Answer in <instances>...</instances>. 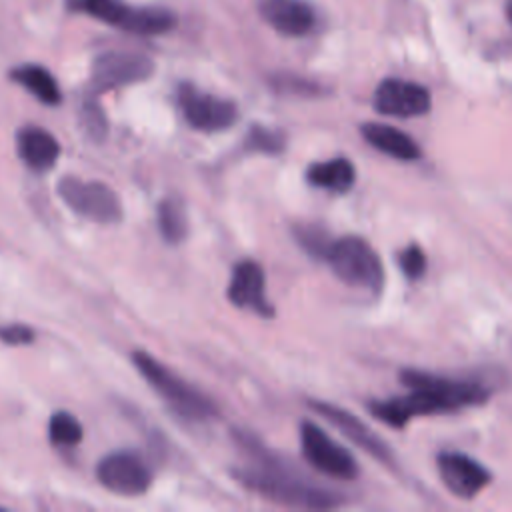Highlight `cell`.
I'll list each match as a JSON object with an SVG mask.
<instances>
[{"label":"cell","mask_w":512,"mask_h":512,"mask_svg":"<svg viewBox=\"0 0 512 512\" xmlns=\"http://www.w3.org/2000/svg\"><path fill=\"white\" fill-rule=\"evenodd\" d=\"M238 444L256 460V468L234 470L236 482L272 502L296 508H336L344 496L336 490L308 482L290 466L282 464L266 446L246 430H236Z\"/></svg>","instance_id":"cell-1"},{"label":"cell","mask_w":512,"mask_h":512,"mask_svg":"<svg viewBox=\"0 0 512 512\" xmlns=\"http://www.w3.org/2000/svg\"><path fill=\"white\" fill-rule=\"evenodd\" d=\"M132 362L138 374L148 382V386L182 418L186 420H212L218 414L216 404L200 390L190 386L184 378L164 366L160 360L144 350L132 352Z\"/></svg>","instance_id":"cell-2"},{"label":"cell","mask_w":512,"mask_h":512,"mask_svg":"<svg viewBox=\"0 0 512 512\" xmlns=\"http://www.w3.org/2000/svg\"><path fill=\"white\" fill-rule=\"evenodd\" d=\"M66 10L82 14L138 36L166 34L176 26V14L162 6H134L126 0H66Z\"/></svg>","instance_id":"cell-3"},{"label":"cell","mask_w":512,"mask_h":512,"mask_svg":"<svg viewBox=\"0 0 512 512\" xmlns=\"http://www.w3.org/2000/svg\"><path fill=\"white\" fill-rule=\"evenodd\" d=\"M324 262L348 286L380 292L384 284L382 262L376 250L360 236L334 238Z\"/></svg>","instance_id":"cell-4"},{"label":"cell","mask_w":512,"mask_h":512,"mask_svg":"<svg viewBox=\"0 0 512 512\" xmlns=\"http://www.w3.org/2000/svg\"><path fill=\"white\" fill-rule=\"evenodd\" d=\"M58 198L78 216L98 224H114L122 218V204L116 192L98 180L62 176L56 184Z\"/></svg>","instance_id":"cell-5"},{"label":"cell","mask_w":512,"mask_h":512,"mask_svg":"<svg viewBox=\"0 0 512 512\" xmlns=\"http://www.w3.org/2000/svg\"><path fill=\"white\" fill-rule=\"evenodd\" d=\"M298 438L302 456L314 470L336 480H354L358 476L356 458L316 422H300Z\"/></svg>","instance_id":"cell-6"},{"label":"cell","mask_w":512,"mask_h":512,"mask_svg":"<svg viewBox=\"0 0 512 512\" xmlns=\"http://www.w3.org/2000/svg\"><path fill=\"white\" fill-rule=\"evenodd\" d=\"M176 104L186 124L200 132H220L238 120V106L232 100L208 94L190 82L178 84Z\"/></svg>","instance_id":"cell-7"},{"label":"cell","mask_w":512,"mask_h":512,"mask_svg":"<svg viewBox=\"0 0 512 512\" xmlns=\"http://www.w3.org/2000/svg\"><path fill=\"white\" fill-rule=\"evenodd\" d=\"M154 72V62L138 52H104L94 58L90 68V90L110 92L144 82Z\"/></svg>","instance_id":"cell-8"},{"label":"cell","mask_w":512,"mask_h":512,"mask_svg":"<svg viewBox=\"0 0 512 512\" xmlns=\"http://www.w3.org/2000/svg\"><path fill=\"white\" fill-rule=\"evenodd\" d=\"M308 406L318 416H322L328 424H332L336 430H340L354 446H358L360 450H364L366 454L376 458L380 464H384V466L396 464V458H394V452L390 450V446L356 414L348 412L342 406L326 402V400H310Z\"/></svg>","instance_id":"cell-9"},{"label":"cell","mask_w":512,"mask_h":512,"mask_svg":"<svg viewBox=\"0 0 512 512\" xmlns=\"http://www.w3.org/2000/svg\"><path fill=\"white\" fill-rule=\"evenodd\" d=\"M96 480L114 494L140 496L150 488L152 472L140 456L118 450L98 460Z\"/></svg>","instance_id":"cell-10"},{"label":"cell","mask_w":512,"mask_h":512,"mask_svg":"<svg viewBox=\"0 0 512 512\" xmlns=\"http://www.w3.org/2000/svg\"><path fill=\"white\" fill-rule=\"evenodd\" d=\"M366 408L376 420L392 428L406 426L414 416L452 412L448 402H444L438 394L426 388H408V394L404 396H394L388 400H372L368 402Z\"/></svg>","instance_id":"cell-11"},{"label":"cell","mask_w":512,"mask_h":512,"mask_svg":"<svg viewBox=\"0 0 512 512\" xmlns=\"http://www.w3.org/2000/svg\"><path fill=\"white\" fill-rule=\"evenodd\" d=\"M402 384L406 388H426L438 394L442 400L448 402V406L454 410L468 408V406H480L488 400L490 392L486 386L480 382H470V380H460V378H450V376H440L432 372H422V370H402L398 374Z\"/></svg>","instance_id":"cell-12"},{"label":"cell","mask_w":512,"mask_h":512,"mask_svg":"<svg viewBox=\"0 0 512 512\" xmlns=\"http://www.w3.org/2000/svg\"><path fill=\"white\" fill-rule=\"evenodd\" d=\"M372 104L376 112L384 116L416 118V116H424L430 110L432 98H430V92L418 82H410L402 78H386L376 86Z\"/></svg>","instance_id":"cell-13"},{"label":"cell","mask_w":512,"mask_h":512,"mask_svg":"<svg viewBox=\"0 0 512 512\" xmlns=\"http://www.w3.org/2000/svg\"><path fill=\"white\" fill-rule=\"evenodd\" d=\"M228 300L236 308L252 310L258 316L272 318L274 316V306L266 298V274L260 262L252 258H244L234 264L230 282L226 288Z\"/></svg>","instance_id":"cell-14"},{"label":"cell","mask_w":512,"mask_h":512,"mask_svg":"<svg viewBox=\"0 0 512 512\" xmlns=\"http://www.w3.org/2000/svg\"><path fill=\"white\" fill-rule=\"evenodd\" d=\"M436 468L442 484L458 498H474L490 484L488 468L462 452H440Z\"/></svg>","instance_id":"cell-15"},{"label":"cell","mask_w":512,"mask_h":512,"mask_svg":"<svg viewBox=\"0 0 512 512\" xmlns=\"http://www.w3.org/2000/svg\"><path fill=\"white\" fill-rule=\"evenodd\" d=\"M260 18L278 34L300 38L314 30L316 10L306 0H258Z\"/></svg>","instance_id":"cell-16"},{"label":"cell","mask_w":512,"mask_h":512,"mask_svg":"<svg viewBox=\"0 0 512 512\" xmlns=\"http://www.w3.org/2000/svg\"><path fill=\"white\" fill-rule=\"evenodd\" d=\"M58 138L42 126H22L16 132V152L20 160L34 172L50 170L60 158Z\"/></svg>","instance_id":"cell-17"},{"label":"cell","mask_w":512,"mask_h":512,"mask_svg":"<svg viewBox=\"0 0 512 512\" xmlns=\"http://www.w3.org/2000/svg\"><path fill=\"white\" fill-rule=\"evenodd\" d=\"M360 134L368 146L390 158L402 162H414L420 158V146L410 134L402 132L400 128L382 122H366L360 126Z\"/></svg>","instance_id":"cell-18"},{"label":"cell","mask_w":512,"mask_h":512,"mask_svg":"<svg viewBox=\"0 0 512 512\" xmlns=\"http://www.w3.org/2000/svg\"><path fill=\"white\" fill-rule=\"evenodd\" d=\"M10 80L46 106H58L62 102L58 80L42 64H20L10 70Z\"/></svg>","instance_id":"cell-19"},{"label":"cell","mask_w":512,"mask_h":512,"mask_svg":"<svg viewBox=\"0 0 512 512\" xmlns=\"http://www.w3.org/2000/svg\"><path fill=\"white\" fill-rule=\"evenodd\" d=\"M306 180L314 188L344 194L356 182V168L348 158L338 156V158L310 164L306 170Z\"/></svg>","instance_id":"cell-20"},{"label":"cell","mask_w":512,"mask_h":512,"mask_svg":"<svg viewBox=\"0 0 512 512\" xmlns=\"http://www.w3.org/2000/svg\"><path fill=\"white\" fill-rule=\"evenodd\" d=\"M156 226L162 240L170 246L180 244L188 236V218L184 202L178 196H166L156 206Z\"/></svg>","instance_id":"cell-21"},{"label":"cell","mask_w":512,"mask_h":512,"mask_svg":"<svg viewBox=\"0 0 512 512\" xmlns=\"http://www.w3.org/2000/svg\"><path fill=\"white\" fill-rule=\"evenodd\" d=\"M48 438H50L52 446L72 448V446L80 444V440L84 438V428L72 412L56 410L48 422Z\"/></svg>","instance_id":"cell-22"},{"label":"cell","mask_w":512,"mask_h":512,"mask_svg":"<svg viewBox=\"0 0 512 512\" xmlns=\"http://www.w3.org/2000/svg\"><path fill=\"white\" fill-rule=\"evenodd\" d=\"M294 238L306 254H310L312 258H318V260H326L328 250L334 242V238L322 226H316V224L294 226Z\"/></svg>","instance_id":"cell-23"},{"label":"cell","mask_w":512,"mask_h":512,"mask_svg":"<svg viewBox=\"0 0 512 512\" xmlns=\"http://www.w3.org/2000/svg\"><path fill=\"white\" fill-rule=\"evenodd\" d=\"M244 146L248 152L280 154L286 148V136L280 130H274V128H268L262 124H254L244 138Z\"/></svg>","instance_id":"cell-24"},{"label":"cell","mask_w":512,"mask_h":512,"mask_svg":"<svg viewBox=\"0 0 512 512\" xmlns=\"http://www.w3.org/2000/svg\"><path fill=\"white\" fill-rule=\"evenodd\" d=\"M80 126L86 136L94 142H100L108 134V120L102 106L94 98H84L80 104Z\"/></svg>","instance_id":"cell-25"},{"label":"cell","mask_w":512,"mask_h":512,"mask_svg":"<svg viewBox=\"0 0 512 512\" xmlns=\"http://www.w3.org/2000/svg\"><path fill=\"white\" fill-rule=\"evenodd\" d=\"M398 266L402 270V274L408 278V280H418L424 276L426 268H428V260H426V254L424 250L412 242L408 246H404L400 252H398Z\"/></svg>","instance_id":"cell-26"},{"label":"cell","mask_w":512,"mask_h":512,"mask_svg":"<svg viewBox=\"0 0 512 512\" xmlns=\"http://www.w3.org/2000/svg\"><path fill=\"white\" fill-rule=\"evenodd\" d=\"M272 88L276 92H284V94H304V96H314L320 92V86L300 78V76H292V74H278L270 80Z\"/></svg>","instance_id":"cell-27"},{"label":"cell","mask_w":512,"mask_h":512,"mask_svg":"<svg viewBox=\"0 0 512 512\" xmlns=\"http://www.w3.org/2000/svg\"><path fill=\"white\" fill-rule=\"evenodd\" d=\"M36 340V332L32 326L22 322H10L0 326V342L8 346H26Z\"/></svg>","instance_id":"cell-28"},{"label":"cell","mask_w":512,"mask_h":512,"mask_svg":"<svg viewBox=\"0 0 512 512\" xmlns=\"http://www.w3.org/2000/svg\"><path fill=\"white\" fill-rule=\"evenodd\" d=\"M506 16H508V20L512 22V0L506 2Z\"/></svg>","instance_id":"cell-29"}]
</instances>
